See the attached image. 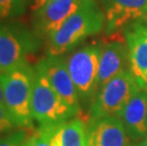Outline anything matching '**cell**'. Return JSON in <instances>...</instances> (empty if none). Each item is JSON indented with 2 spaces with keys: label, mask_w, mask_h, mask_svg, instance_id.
Returning <instances> with one entry per match:
<instances>
[{
  "label": "cell",
  "mask_w": 147,
  "mask_h": 146,
  "mask_svg": "<svg viewBox=\"0 0 147 146\" xmlns=\"http://www.w3.org/2000/svg\"><path fill=\"white\" fill-rule=\"evenodd\" d=\"M105 28V16L96 0H84L81 7L46 38L48 56H62L86 37Z\"/></svg>",
  "instance_id": "cell-1"
},
{
  "label": "cell",
  "mask_w": 147,
  "mask_h": 146,
  "mask_svg": "<svg viewBox=\"0 0 147 146\" xmlns=\"http://www.w3.org/2000/svg\"><path fill=\"white\" fill-rule=\"evenodd\" d=\"M33 79L34 67L30 66L29 62L12 70L0 72L5 105L15 126L19 128L26 129L32 125Z\"/></svg>",
  "instance_id": "cell-2"
},
{
  "label": "cell",
  "mask_w": 147,
  "mask_h": 146,
  "mask_svg": "<svg viewBox=\"0 0 147 146\" xmlns=\"http://www.w3.org/2000/svg\"><path fill=\"white\" fill-rule=\"evenodd\" d=\"M41 39L20 23L0 21V72H7L28 62V55L34 53Z\"/></svg>",
  "instance_id": "cell-3"
},
{
  "label": "cell",
  "mask_w": 147,
  "mask_h": 146,
  "mask_svg": "<svg viewBox=\"0 0 147 146\" xmlns=\"http://www.w3.org/2000/svg\"><path fill=\"white\" fill-rule=\"evenodd\" d=\"M32 114L33 119L42 126L63 123L76 116L53 89L37 64L34 67Z\"/></svg>",
  "instance_id": "cell-4"
},
{
  "label": "cell",
  "mask_w": 147,
  "mask_h": 146,
  "mask_svg": "<svg viewBox=\"0 0 147 146\" xmlns=\"http://www.w3.org/2000/svg\"><path fill=\"white\" fill-rule=\"evenodd\" d=\"M140 87L128 69L114 77L96 94L90 106V120L120 118L133 95Z\"/></svg>",
  "instance_id": "cell-5"
},
{
  "label": "cell",
  "mask_w": 147,
  "mask_h": 146,
  "mask_svg": "<svg viewBox=\"0 0 147 146\" xmlns=\"http://www.w3.org/2000/svg\"><path fill=\"white\" fill-rule=\"evenodd\" d=\"M101 49L97 45L84 46L65 59L80 100H89L98 92Z\"/></svg>",
  "instance_id": "cell-6"
},
{
  "label": "cell",
  "mask_w": 147,
  "mask_h": 146,
  "mask_svg": "<svg viewBox=\"0 0 147 146\" xmlns=\"http://www.w3.org/2000/svg\"><path fill=\"white\" fill-rule=\"evenodd\" d=\"M37 66L41 67L53 89L74 114H80V98L67 70L65 59L62 56H47L41 59Z\"/></svg>",
  "instance_id": "cell-7"
},
{
  "label": "cell",
  "mask_w": 147,
  "mask_h": 146,
  "mask_svg": "<svg viewBox=\"0 0 147 146\" xmlns=\"http://www.w3.org/2000/svg\"><path fill=\"white\" fill-rule=\"evenodd\" d=\"M84 0H52L32 12V30L40 39L55 32L81 7Z\"/></svg>",
  "instance_id": "cell-8"
},
{
  "label": "cell",
  "mask_w": 147,
  "mask_h": 146,
  "mask_svg": "<svg viewBox=\"0 0 147 146\" xmlns=\"http://www.w3.org/2000/svg\"><path fill=\"white\" fill-rule=\"evenodd\" d=\"M129 53V70L142 89H147V20L137 21L124 29Z\"/></svg>",
  "instance_id": "cell-9"
},
{
  "label": "cell",
  "mask_w": 147,
  "mask_h": 146,
  "mask_svg": "<svg viewBox=\"0 0 147 146\" xmlns=\"http://www.w3.org/2000/svg\"><path fill=\"white\" fill-rule=\"evenodd\" d=\"M105 32L111 34L137 21L147 20V0H101Z\"/></svg>",
  "instance_id": "cell-10"
},
{
  "label": "cell",
  "mask_w": 147,
  "mask_h": 146,
  "mask_svg": "<svg viewBox=\"0 0 147 146\" xmlns=\"http://www.w3.org/2000/svg\"><path fill=\"white\" fill-rule=\"evenodd\" d=\"M128 135L120 118L90 120L86 127L87 146H127Z\"/></svg>",
  "instance_id": "cell-11"
},
{
  "label": "cell",
  "mask_w": 147,
  "mask_h": 146,
  "mask_svg": "<svg viewBox=\"0 0 147 146\" xmlns=\"http://www.w3.org/2000/svg\"><path fill=\"white\" fill-rule=\"evenodd\" d=\"M35 132L51 146H87L86 126L81 118L54 125H40Z\"/></svg>",
  "instance_id": "cell-12"
},
{
  "label": "cell",
  "mask_w": 147,
  "mask_h": 146,
  "mask_svg": "<svg viewBox=\"0 0 147 146\" xmlns=\"http://www.w3.org/2000/svg\"><path fill=\"white\" fill-rule=\"evenodd\" d=\"M127 68H129V53L126 41L116 40L102 46L98 91L114 77L128 70Z\"/></svg>",
  "instance_id": "cell-13"
},
{
  "label": "cell",
  "mask_w": 147,
  "mask_h": 146,
  "mask_svg": "<svg viewBox=\"0 0 147 146\" xmlns=\"http://www.w3.org/2000/svg\"><path fill=\"white\" fill-rule=\"evenodd\" d=\"M147 89H139L124 108L121 120L130 139L137 141L147 134Z\"/></svg>",
  "instance_id": "cell-14"
},
{
  "label": "cell",
  "mask_w": 147,
  "mask_h": 146,
  "mask_svg": "<svg viewBox=\"0 0 147 146\" xmlns=\"http://www.w3.org/2000/svg\"><path fill=\"white\" fill-rule=\"evenodd\" d=\"M26 9L27 0H0V21L19 17Z\"/></svg>",
  "instance_id": "cell-15"
},
{
  "label": "cell",
  "mask_w": 147,
  "mask_h": 146,
  "mask_svg": "<svg viewBox=\"0 0 147 146\" xmlns=\"http://www.w3.org/2000/svg\"><path fill=\"white\" fill-rule=\"evenodd\" d=\"M30 137L26 129L10 132L0 136V146H22Z\"/></svg>",
  "instance_id": "cell-16"
},
{
  "label": "cell",
  "mask_w": 147,
  "mask_h": 146,
  "mask_svg": "<svg viewBox=\"0 0 147 146\" xmlns=\"http://www.w3.org/2000/svg\"><path fill=\"white\" fill-rule=\"evenodd\" d=\"M15 127L6 105L0 104V136L11 132Z\"/></svg>",
  "instance_id": "cell-17"
},
{
  "label": "cell",
  "mask_w": 147,
  "mask_h": 146,
  "mask_svg": "<svg viewBox=\"0 0 147 146\" xmlns=\"http://www.w3.org/2000/svg\"><path fill=\"white\" fill-rule=\"evenodd\" d=\"M30 141H32V146H51L48 141H45L41 136H39L36 132L30 136Z\"/></svg>",
  "instance_id": "cell-18"
},
{
  "label": "cell",
  "mask_w": 147,
  "mask_h": 146,
  "mask_svg": "<svg viewBox=\"0 0 147 146\" xmlns=\"http://www.w3.org/2000/svg\"><path fill=\"white\" fill-rule=\"evenodd\" d=\"M30 9L32 12H34L41 9L46 4L51 2L52 0H30Z\"/></svg>",
  "instance_id": "cell-19"
},
{
  "label": "cell",
  "mask_w": 147,
  "mask_h": 146,
  "mask_svg": "<svg viewBox=\"0 0 147 146\" xmlns=\"http://www.w3.org/2000/svg\"><path fill=\"white\" fill-rule=\"evenodd\" d=\"M0 104H5V102H4V92H3V87H2L1 83H0Z\"/></svg>",
  "instance_id": "cell-20"
},
{
  "label": "cell",
  "mask_w": 147,
  "mask_h": 146,
  "mask_svg": "<svg viewBox=\"0 0 147 146\" xmlns=\"http://www.w3.org/2000/svg\"><path fill=\"white\" fill-rule=\"evenodd\" d=\"M22 146H32V141H30V139H28V141L25 142V143L22 145Z\"/></svg>",
  "instance_id": "cell-21"
},
{
  "label": "cell",
  "mask_w": 147,
  "mask_h": 146,
  "mask_svg": "<svg viewBox=\"0 0 147 146\" xmlns=\"http://www.w3.org/2000/svg\"><path fill=\"white\" fill-rule=\"evenodd\" d=\"M140 146H147V136L145 137V139L140 143Z\"/></svg>",
  "instance_id": "cell-22"
},
{
  "label": "cell",
  "mask_w": 147,
  "mask_h": 146,
  "mask_svg": "<svg viewBox=\"0 0 147 146\" xmlns=\"http://www.w3.org/2000/svg\"><path fill=\"white\" fill-rule=\"evenodd\" d=\"M146 125H147V111H146Z\"/></svg>",
  "instance_id": "cell-23"
}]
</instances>
